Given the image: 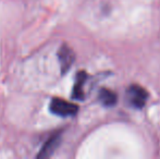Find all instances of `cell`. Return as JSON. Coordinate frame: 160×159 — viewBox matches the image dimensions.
I'll return each mask as SVG.
<instances>
[{
  "instance_id": "cell-1",
  "label": "cell",
  "mask_w": 160,
  "mask_h": 159,
  "mask_svg": "<svg viewBox=\"0 0 160 159\" xmlns=\"http://www.w3.org/2000/svg\"><path fill=\"white\" fill-rule=\"evenodd\" d=\"M49 110L51 113L59 117H72L78 111V106L75 104L61 99V98H52L49 104Z\"/></svg>"
},
{
  "instance_id": "cell-4",
  "label": "cell",
  "mask_w": 160,
  "mask_h": 159,
  "mask_svg": "<svg viewBox=\"0 0 160 159\" xmlns=\"http://www.w3.org/2000/svg\"><path fill=\"white\" fill-rule=\"evenodd\" d=\"M60 142H61V133L57 132L56 134L51 135L48 140L46 141L44 145H42V149H40L39 154L37 155L38 158H48L53 155L57 147L59 146Z\"/></svg>"
},
{
  "instance_id": "cell-6",
  "label": "cell",
  "mask_w": 160,
  "mask_h": 159,
  "mask_svg": "<svg viewBox=\"0 0 160 159\" xmlns=\"http://www.w3.org/2000/svg\"><path fill=\"white\" fill-rule=\"evenodd\" d=\"M98 99L103 106L106 107H112L117 104V95L116 93H113L112 91L108 88H101L100 92H99L98 95Z\"/></svg>"
},
{
  "instance_id": "cell-5",
  "label": "cell",
  "mask_w": 160,
  "mask_h": 159,
  "mask_svg": "<svg viewBox=\"0 0 160 159\" xmlns=\"http://www.w3.org/2000/svg\"><path fill=\"white\" fill-rule=\"evenodd\" d=\"M87 80V74L84 71H80L76 75L75 79V84L73 87V93H72V97L74 99H78V100H83L85 97L84 94V85L85 82Z\"/></svg>"
},
{
  "instance_id": "cell-3",
  "label": "cell",
  "mask_w": 160,
  "mask_h": 159,
  "mask_svg": "<svg viewBox=\"0 0 160 159\" xmlns=\"http://www.w3.org/2000/svg\"><path fill=\"white\" fill-rule=\"evenodd\" d=\"M58 59L60 62V70L61 73L64 74L71 69L74 60H75V55L73 50L70 48L68 45H62L58 51Z\"/></svg>"
},
{
  "instance_id": "cell-2",
  "label": "cell",
  "mask_w": 160,
  "mask_h": 159,
  "mask_svg": "<svg viewBox=\"0 0 160 159\" xmlns=\"http://www.w3.org/2000/svg\"><path fill=\"white\" fill-rule=\"evenodd\" d=\"M127 97L131 106L134 108L141 109L145 106L148 99V93L144 87L137 84L131 85L127 91Z\"/></svg>"
}]
</instances>
